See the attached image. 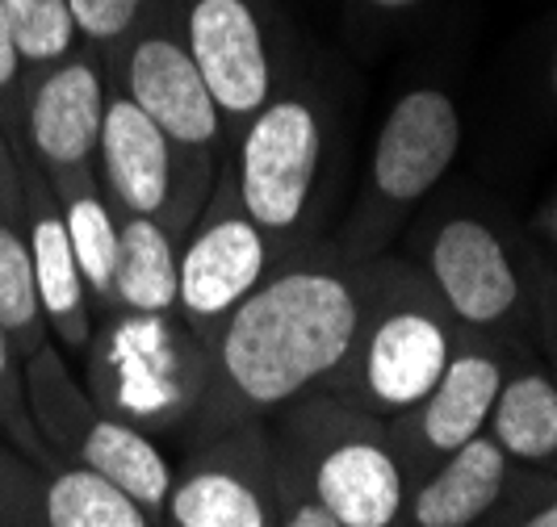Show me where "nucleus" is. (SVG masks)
<instances>
[{"label":"nucleus","instance_id":"nucleus-1","mask_svg":"<svg viewBox=\"0 0 557 527\" xmlns=\"http://www.w3.org/2000/svg\"><path fill=\"white\" fill-rule=\"evenodd\" d=\"M373 264L339 248H298L206 335V393L189 436L264 423L307 393H327L348 361Z\"/></svg>","mask_w":557,"mask_h":527},{"label":"nucleus","instance_id":"nucleus-2","mask_svg":"<svg viewBox=\"0 0 557 527\" xmlns=\"http://www.w3.org/2000/svg\"><path fill=\"white\" fill-rule=\"evenodd\" d=\"M273 456L339 527H407L411 481L386 418L307 393L281 411Z\"/></svg>","mask_w":557,"mask_h":527},{"label":"nucleus","instance_id":"nucleus-3","mask_svg":"<svg viewBox=\"0 0 557 527\" xmlns=\"http://www.w3.org/2000/svg\"><path fill=\"white\" fill-rule=\"evenodd\" d=\"M457 343V323L428 280L398 264H373L361 331L327 393L391 423L428 398Z\"/></svg>","mask_w":557,"mask_h":527},{"label":"nucleus","instance_id":"nucleus-4","mask_svg":"<svg viewBox=\"0 0 557 527\" xmlns=\"http://www.w3.org/2000/svg\"><path fill=\"white\" fill-rule=\"evenodd\" d=\"M81 361L92 402L147 436L189 427L206 393V339L181 314L110 310Z\"/></svg>","mask_w":557,"mask_h":527},{"label":"nucleus","instance_id":"nucleus-5","mask_svg":"<svg viewBox=\"0 0 557 527\" xmlns=\"http://www.w3.org/2000/svg\"><path fill=\"white\" fill-rule=\"evenodd\" d=\"M332 147L327 105L307 88H281L248 117L235 147L231 185L251 223L264 230L277 255L302 248Z\"/></svg>","mask_w":557,"mask_h":527},{"label":"nucleus","instance_id":"nucleus-6","mask_svg":"<svg viewBox=\"0 0 557 527\" xmlns=\"http://www.w3.org/2000/svg\"><path fill=\"white\" fill-rule=\"evenodd\" d=\"M26 393L38 436L59 456V465H76L106 477L160 519L172 486L168 456L160 452L156 436L113 418L92 402V393L72 373L55 339L42 343L26 361Z\"/></svg>","mask_w":557,"mask_h":527},{"label":"nucleus","instance_id":"nucleus-7","mask_svg":"<svg viewBox=\"0 0 557 527\" xmlns=\"http://www.w3.org/2000/svg\"><path fill=\"white\" fill-rule=\"evenodd\" d=\"M214 160L176 151L126 92L110 88L97 142V185L113 218H160L185 239L214 189Z\"/></svg>","mask_w":557,"mask_h":527},{"label":"nucleus","instance_id":"nucleus-8","mask_svg":"<svg viewBox=\"0 0 557 527\" xmlns=\"http://www.w3.org/2000/svg\"><path fill=\"white\" fill-rule=\"evenodd\" d=\"M281 255L251 223L235 197L231 172L214 176L201 214L189 235L181 239V268H176V314L201 339L223 323L235 305L248 298Z\"/></svg>","mask_w":557,"mask_h":527},{"label":"nucleus","instance_id":"nucleus-9","mask_svg":"<svg viewBox=\"0 0 557 527\" xmlns=\"http://www.w3.org/2000/svg\"><path fill=\"white\" fill-rule=\"evenodd\" d=\"M160 527H277V456L264 423L201 440L172 469Z\"/></svg>","mask_w":557,"mask_h":527},{"label":"nucleus","instance_id":"nucleus-10","mask_svg":"<svg viewBox=\"0 0 557 527\" xmlns=\"http://www.w3.org/2000/svg\"><path fill=\"white\" fill-rule=\"evenodd\" d=\"M106 72L110 88L126 92L172 139L176 151L201 160L219 155V147L226 142L223 113L172 22L151 13L113 55H106Z\"/></svg>","mask_w":557,"mask_h":527},{"label":"nucleus","instance_id":"nucleus-11","mask_svg":"<svg viewBox=\"0 0 557 527\" xmlns=\"http://www.w3.org/2000/svg\"><path fill=\"white\" fill-rule=\"evenodd\" d=\"M110 101L106 55L84 42L76 55L26 76L22 92V147L47 180L97 172V142Z\"/></svg>","mask_w":557,"mask_h":527},{"label":"nucleus","instance_id":"nucleus-12","mask_svg":"<svg viewBox=\"0 0 557 527\" xmlns=\"http://www.w3.org/2000/svg\"><path fill=\"white\" fill-rule=\"evenodd\" d=\"M461 110L441 88H411L382 117L369 160V210L377 223L432 193L461 151Z\"/></svg>","mask_w":557,"mask_h":527},{"label":"nucleus","instance_id":"nucleus-13","mask_svg":"<svg viewBox=\"0 0 557 527\" xmlns=\"http://www.w3.org/2000/svg\"><path fill=\"white\" fill-rule=\"evenodd\" d=\"M181 38L194 55L201 80L223 113L226 130H244L248 117L277 92L269 34L251 0H185Z\"/></svg>","mask_w":557,"mask_h":527},{"label":"nucleus","instance_id":"nucleus-14","mask_svg":"<svg viewBox=\"0 0 557 527\" xmlns=\"http://www.w3.org/2000/svg\"><path fill=\"white\" fill-rule=\"evenodd\" d=\"M499 386V356L478 348V343H457L453 361L441 373V381L428 389V398L386 423L411 486L423 473L436 469L445 456H453L461 444H470L474 436L486 431Z\"/></svg>","mask_w":557,"mask_h":527},{"label":"nucleus","instance_id":"nucleus-15","mask_svg":"<svg viewBox=\"0 0 557 527\" xmlns=\"http://www.w3.org/2000/svg\"><path fill=\"white\" fill-rule=\"evenodd\" d=\"M428 289L466 331H495L520 305V277L503 235L474 214L436 226L428 243Z\"/></svg>","mask_w":557,"mask_h":527},{"label":"nucleus","instance_id":"nucleus-16","mask_svg":"<svg viewBox=\"0 0 557 527\" xmlns=\"http://www.w3.org/2000/svg\"><path fill=\"white\" fill-rule=\"evenodd\" d=\"M13 155H17V180H22V205H26L34 289H38L47 331L59 343V352L81 356L92 335V310H88L81 264L72 251V235L63 223V205H59L55 185L29 160L26 147H13Z\"/></svg>","mask_w":557,"mask_h":527},{"label":"nucleus","instance_id":"nucleus-17","mask_svg":"<svg viewBox=\"0 0 557 527\" xmlns=\"http://www.w3.org/2000/svg\"><path fill=\"white\" fill-rule=\"evenodd\" d=\"M511 461L482 431L407 490V527H478L499 511Z\"/></svg>","mask_w":557,"mask_h":527},{"label":"nucleus","instance_id":"nucleus-18","mask_svg":"<svg viewBox=\"0 0 557 527\" xmlns=\"http://www.w3.org/2000/svg\"><path fill=\"white\" fill-rule=\"evenodd\" d=\"M0 327L22 352V361H29L42 343H51L42 305H38V289H34L17 155L4 135H0Z\"/></svg>","mask_w":557,"mask_h":527},{"label":"nucleus","instance_id":"nucleus-19","mask_svg":"<svg viewBox=\"0 0 557 527\" xmlns=\"http://www.w3.org/2000/svg\"><path fill=\"white\" fill-rule=\"evenodd\" d=\"M181 235L160 218H117L113 310L176 314Z\"/></svg>","mask_w":557,"mask_h":527},{"label":"nucleus","instance_id":"nucleus-20","mask_svg":"<svg viewBox=\"0 0 557 527\" xmlns=\"http://www.w3.org/2000/svg\"><path fill=\"white\" fill-rule=\"evenodd\" d=\"M63 205V223L72 235V251L81 264L84 293L92 318L113 310V264H117V218L97 185V172H72L51 180Z\"/></svg>","mask_w":557,"mask_h":527},{"label":"nucleus","instance_id":"nucleus-21","mask_svg":"<svg viewBox=\"0 0 557 527\" xmlns=\"http://www.w3.org/2000/svg\"><path fill=\"white\" fill-rule=\"evenodd\" d=\"M486 436L499 444L507 461L545 465L557 456V386L541 368L503 373L499 398L491 406Z\"/></svg>","mask_w":557,"mask_h":527},{"label":"nucleus","instance_id":"nucleus-22","mask_svg":"<svg viewBox=\"0 0 557 527\" xmlns=\"http://www.w3.org/2000/svg\"><path fill=\"white\" fill-rule=\"evenodd\" d=\"M42 527H160L126 490L76 465L42 473Z\"/></svg>","mask_w":557,"mask_h":527},{"label":"nucleus","instance_id":"nucleus-23","mask_svg":"<svg viewBox=\"0 0 557 527\" xmlns=\"http://www.w3.org/2000/svg\"><path fill=\"white\" fill-rule=\"evenodd\" d=\"M0 4H4V17H9L26 76L55 67L84 47L67 0H0Z\"/></svg>","mask_w":557,"mask_h":527},{"label":"nucleus","instance_id":"nucleus-24","mask_svg":"<svg viewBox=\"0 0 557 527\" xmlns=\"http://www.w3.org/2000/svg\"><path fill=\"white\" fill-rule=\"evenodd\" d=\"M0 440H9L29 465H38L42 473H51L59 465V456L38 436V423L29 415L26 361L13 348V339L4 335V327H0Z\"/></svg>","mask_w":557,"mask_h":527},{"label":"nucleus","instance_id":"nucleus-25","mask_svg":"<svg viewBox=\"0 0 557 527\" xmlns=\"http://www.w3.org/2000/svg\"><path fill=\"white\" fill-rule=\"evenodd\" d=\"M67 9L81 29V42L113 55L156 13V0H67Z\"/></svg>","mask_w":557,"mask_h":527},{"label":"nucleus","instance_id":"nucleus-26","mask_svg":"<svg viewBox=\"0 0 557 527\" xmlns=\"http://www.w3.org/2000/svg\"><path fill=\"white\" fill-rule=\"evenodd\" d=\"M0 527H42V469L0 440Z\"/></svg>","mask_w":557,"mask_h":527},{"label":"nucleus","instance_id":"nucleus-27","mask_svg":"<svg viewBox=\"0 0 557 527\" xmlns=\"http://www.w3.org/2000/svg\"><path fill=\"white\" fill-rule=\"evenodd\" d=\"M22 92H26V67L0 4V135L9 139V147H22Z\"/></svg>","mask_w":557,"mask_h":527},{"label":"nucleus","instance_id":"nucleus-28","mask_svg":"<svg viewBox=\"0 0 557 527\" xmlns=\"http://www.w3.org/2000/svg\"><path fill=\"white\" fill-rule=\"evenodd\" d=\"M277 527H339V524L302 490V481H294L277 465Z\"/></svg>","mask_w":557,"mask_h":527},{"label":"nucleus","instance_id":"nucleus-29","mask_svg":"<svg viewBox=\"0 0 557 527\" xmlns=\"http://www.w3.org/2000/svg\"><path fill=\"white\" fill-rule=\"evenodd\" d=\"M511 527H557V494L545 502H536L529 515H520Z\"/></svg>","mask_w":557,"mask_h":527},{"label":"nucleus","instance_id":"nucleus-30","mask_svg":"<svg viewBox=\"0 0 557 527\" xmlns=\"http://www.w3.org/2000/svg\"><path fill=\"white\" fill-rule=\"evenodd\" d=\"M369 4H377V9H386V13H403V9L423 4V0H369Z\"/></svg>","mask_w":557,"mask_h":527},{"label":"nucleus","instance_id":"nucleus-31","mask_svg":"<svg viewBox=\"0 0 557 527\" xmlns=\"http://www.w3.org/2000/svg\"><path fill=\"white\" fill-rule=\"evenodd\" d=\"M549 84H554V92H557V55H554V67H549Z\"/></svg>","mask_w":557,"mask_h":527},{"label":"nucleus","instance_id":"nucleus-32","mask_svg":"<svg viewBox=\"0 0 557 527\" xmlns=\"http://www.w3.org/2000/svg\"><path fill=\"white\" fill-rule=\"evenodd\" d=\"M554 235H557V214H554Z\"/></svg>","mask_w":557,"mask_h":527}]
</instances>
